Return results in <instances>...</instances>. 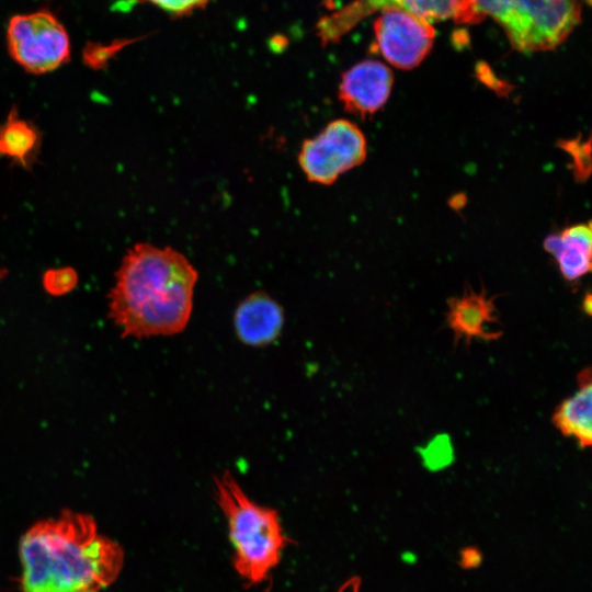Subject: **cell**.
Wrapping results in <instances>:
<instances>
[{
    "label": "cell",
    "instance_id": "obj_12",
    "mask_svg": "<svg viewBox=\"0 0 592 592\" xmlns=\"http://www.w3.org/2000/svg\"><path fill=\"white\" fill-rule=\"evenodd\" d=\"M547 253L557 261L559 272L568 282H577L591 271V223H579L548 235L543 243Z\"/></svg>",
    "mask_w": 592,
    "mask_h": 592
},
{
    "label": "cell",
    "instance_id": "obj_6",
    "mask_svg": "<svg viewBox=\"0 0 592 592\" xmlns=\"http://www.w3.org/2000/svg\"><path fill=\"white\" fill-rule=\"evenodd\" d=\"M367 156V141L353 122L338 118L320 133L303 141L297 159L309 182L331 185L340 175L361 166Z\"/></svg>",
    "mask_w": 592,
    "mask_h": 592
},
{
    "label": "cell",
    "instance_id": "obj_8",
    "mask_svg": "<svg viewBox=\"0 0 592 592\" xmlns=\"http://www.w3.org/2000/svg\"><path fill=\"white\" fill-rule=\"evenodd\" d=\"M374 23L382 55L400 69L418 66L430 53L435 37L432 24L406 10L386 8Z\"/></svg>",
    "mask_w": 592,
    "mask_h": 592
},
{
    "label": "cell",
    "instance_id": "obj_16",
    "mask_svg": "<svg viewBox=\"0 0 592 592\" xmlns=\"http://www.w3.org/2000/svg\"><path fill=\"white\" fill-rule=\"evenodd\" d=\"M78 283L76 270L69 266L47 270L43 275V286L53 296H62L71 292Z\"/></svg>",
    "mask_w": 592,
    "mask_h": 592
},
{
    "label": "cell",
    "instance_id": "obj_19",
    "mask_svg": "<svg viewBox=\"0 0 592 592\" xmlns=\"http://www.w3.org/2000/svg\"><path fill=\"white\" fill-rule=\"evenodd\" d=\"M2 276H3V270L0 269V280L2 278Z\"/></svg>",
    "mask_w": 592,
    "mask_h": 592
},
{
    "label": "cell",
    "instance_id": "obj_14",
    "mask_svg": "<svg viewBox=\"0 0 592 592\" xmlns=\"http://www.w3.org/2000/svg\"><path fill=\"white\" fill-rule=\"evenodd\" d=\"M41 135L30 122L20 118L12 107L7 119L0 125V157L23 168L33 164L39 149Z\"/></svg>",
    "mask_w": 592,
    "mask_h": 592
},
{
    "label": "cell",
    "instance_id": "obj_15",
    "mask_svg": "<svg viewBox=\"0 0 592 592\" xmlns=\"http://www.w3.org/2000/svg\"><path fill=\"white\" fill-rule=\"evenodd\" d=\"M558 147L571 157L570 168L574 180L584 183L591 174V137L587 139L579 135L571 139H562Z\"/></svg>",
    "mask_w": 592,
    "mask_h": 592
},
{
    "label": "cell",
    "instance_id": "obj_13",
    "mask_svg": "<svg viewBox=\"0 0 592 592\" xmlns=\"http://www.w3.org/2000/svg\"><path fill=\"white\" fill-rule=\"evenodd\" d=\"M592 376L585 367L577 375L578 389L563 399L551 415L555 428L565 436L572 437L585 449L592 443Z\"/></svg>",
    "mask_w": 592,
    "mask_h": 592
},
{
    "label": "cell",
    "instance_id": "obj_10",
    "mask_svg": "<svg viewBox=\"0 0 592 592\" xmlns=\"http://www.w3.org/2000/svg\"><path fill=\"white\" fill-rule=\"evenodd\" d=\"M494 298L485 288L477 293L468 287L447 300L446 325L454 334V344L464 340L468 345L474 339L494 341L502 335L501 330L492 328L499 325Z\"/></svg>",
    "mask_w": 592,
    "mask_h": 592
},
{
    "label": "cell",
    "instance_id": "obj_9",
    "mask_svg": "<svg viewBox=\"0 0 592 592\" xmlns=\"http://www.w3.org/2000/svg\"><path fill=\"white\" fill-rule=\"evenodd\" d=\"M392 81V72L384 64L364 60L343 73L338 96L346 112L364 119L386 104Z\"/></svg>",
    "mask_w": 592,
    "mask_h": 592
},
{
    "label": "cell",
    "instance_id": "obj_1",
    "mask_svg": "<svg viewBox=\"0 0 592 592\" xmlns=\"http://www.w3.org/2000/svg\"><path fill=\"white\" fill-rule=\"evenodd\" d=\"M19 556V592H106L124 563L122 547L93 517L69 510L32 525Z\"/></svg>",
    "mask_w": 592,
    "mask_h": 592
},
{
    "label": "cell",
    "instance_id": "obj_18",
    "mask_svg": "<svg viewBox=\"0 0 592 592\" xmlns=\"http://www.w3.org/2000/svg\"><path fill=\"white\" fill-rule=\"evenodd\" d=\"M591 307H592V304H591V295L590 293H587L585 297L583 298V301H582V310L584 314H587L588 316L591 315Z\"/></svg>",
    "mask_w": 592,
    "mask_h": 592
},
{
    "label": "cell",
    "instance_id": "obj_4",
    "mask_svg": "<svg viewBox=\"0 0 592 592\" xmlns=\"http://www.w3.org/2000/svg\"><path fill=\"white\" fill-rule=\"evenodd\" d=\"M479 13L493 18L521 52L560 45L581 20L582 0H476Z\"/></svg>",
    "mask_w": 592,
    "mask_h": 592
},
{
    "label": "cell",
    "instance_id": "obj_17",
    "mask_svg": "<svg viewBox=\"0 0 592 592\" xmlns=\"http://www.w3.org/2000/svg\"><path fill=\"white\" fill-rule=\"evenodd\" d=\"M152 4L173 15H187L198 9H204L212 0H130Z\"/></svg>",
    "mask_w": 592,
    "mask_h": 592
},
{
    "label": "cell",
    "instance_id": "obj_5",
    "mask_svg": "<svg viewBox=\"0 0 592 592\" xmlns=\"http://www.w3.org/2000/svg\"><path fill=\"white\" fill-rule=\"evenodd\" d=\"M11 57L35 75L53 71L70 57V39L64 24L48 10L12 16L7 26Z\"/></svg>",
    "mask_w": 592,
    "mask_h": 592
},
{
    "label": "cell",
    "instance_id": "obj_3",
    "mask_svg": "<svg viewBox=\"0 0 592 592\" xmlns=\"http://www.w3.org/2000/svg\"><path fill=\"white\" fill-rule=\"evenodd\" d=\"M214 493L227 522L235 570L249 585L267 580L293 542L277 510L252 500L228 470L214 478Z\"/></svg>",
    "mask_w": 592,
    "mask_h": 592
},
{
    "label": "cell",
    "instance_id": "obj_11",
    "mask_svg": "<svg viewBox=\"0 0 592 592\" xmlns=\"http://www.w3.org/2000/svg\"><path fill=\"white\" fill-rule=\"evenodd\" d=\"M285 321L283 307L265 292H254L243 298L234 312L238 339L250 346L274 342Z\"/></svg>",
    "mask_w": 592,
    "mask_h": 592
},
{
    "label": "cell",
    "instance_id": "obj_2",
    "mask_svg": "<svg viewBox=\"0 0 592 592\" xmlns=\"http://www.w3.org/2000/svg\"><path fill=\"white\" fill-rule=\"evenodd\" d=\"M198 272L171 247L136 243L123 258L110 292V318L123 337L182 332L192 316Z\"/></svg>",
    "mask_w": 592,
    "mask_h": 592
},
{
    "label": "cell",
    "instance_id": "obj_7",
    "mask_svg": "<svg viewBox=\"0 0 592 592\" xmlns=\"http://www.w3.org/2000/svg\"><path fill=\"white\" fill-rule=\"evenodd\" d=\"M386 8L406 10L430 23L448 19L478 23L483 19L476 0H353L320 18L316 34L323 45L337 43L363 19Z\"/></svg>",
    "mask_w": 592,
    "mask_h": 592
}]
</instances>
